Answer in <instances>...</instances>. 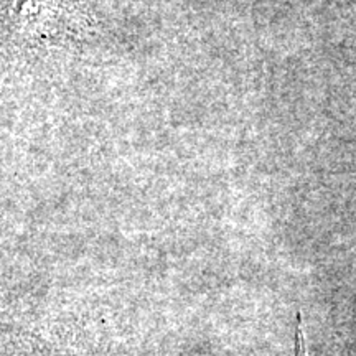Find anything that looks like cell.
Segmentation results:
<instances>
[{"mask_svg":"<svg viewBox=\"0 0 356 356\" xmlns=\"http://www.w3.org/2000/svg\"><path fill=\"white\" fill-rule=\"evenodd\" d=\"M296 356H309L304 325H302L300 317H299V323H297V328H296Z\"/></svg>","mask_w":356,"mask_h":356,"instance_id":"obj_1","label":"cell"}]
</instances>
